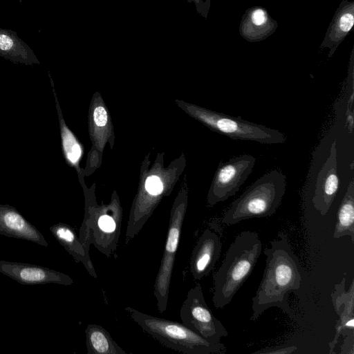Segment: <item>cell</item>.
I'll use <instances>...</instances> for the list:
<instances>
[{
	"instance_id": "1",
	"label": "cell",
	"mask_w": 354,
	"mask_h": 354,
	"mask_svg": "<svg viewBox=\"0 0 354 354\" xmlns=\"http://www.w3.org/2000/svg\"><path fill=\"white\" fill-rule=\"evenodd\" d=\"M266 257L263 277L252 297L251 321H256L264 311L276 307L291 315L288 294L299 290L301 274L299 262L287 236L281 233L263 251Z\"/></svg>"
},
{
	"instance_id": "21",
	"label": "cell",
	"mask_w": 354,
	"mask_h": 354,
	"mask_svg": "<svg viewBox=\"0 0 354 354\" xmlns=\"http://www.w3.org/2000/svg\"><path fill=\"white\" fill-rule=\"evenodd\" d=\"M62 139L66 158L72 164L77 165L82 156V149L80 144L66 127H64L62 130Z\"/></svg>"
},
{
	"instance_id": "18",
	"label": "cell",
	"mask_w": 354,
	"mask_h": 354,
	"mask_svg": "<svg viewBox=\"0 0 354 354\" xmlns=\"http://www.w3.org/2000/svg\"><path fill=\"white\" fill-rule=\"evenodd\" d=\"M0 56L26 64L38 63L28 44L16 32L4 28H0Z\"/></svg>"
},
{
	"instance_id": "12",
	"label": "cell",
	"mask_w": 354,
	"mask_h": 354,
	"mask_svg": "<svg viewBox=\"0 0 354 354\" xmlns=\"http://www.w3.org/2000/svg\"><path fill=\"white\" fill-rule=\"evenodd\" d=\"M345 278L336 283L331 293V301L339 319L335 326V335L329 343V353L334 351L341 335L345 337L354 334V280L351 283L348 290L345 289Z\"/></svg>"
},
{
	"instance_id": "17",
	"label": "cell",
	"mask_w": 354,
	"mask_h": 354,
	"mask_svg": "<svg viewBox=\"0 0 354 354\" xmlns=\"http://www.w3.org/2000/svg\"><path fill=\"white\" fill-rule=\"evenodd\" d=\"M50 230L75 261L82 263L88 273L96 278L97 273L89 253L86 252L72 228L68 225L58 223L50 227Z\"/></svg>"
},
{
	"instance_id": "5",
	"label": "cell",
	"mask_w": 354,
	"mask_h": 354,
	"mask_svg": "<svg viewBox=\"0 0 354 354\" xmlns=\"http://www.w3.org/2000/svg\"><path fill=\"white\" fill-rule=\"evenodd\" d=\"M189 113L210 129L233 140L255 141L262 144L283 143L286 138L278 130L205 108L189 105Z\"/></svg>"
},
{
	"instance_id": "22",
	"label": "cell",
	"mask_w": 354,
	"mask_h": 354,
	"mask_svg": "<svg viewBox=\"0 0 354 354\" xmlns=\"http://www.w3.org/2000/svg\"><path fill=\"white\" fill-rule=\"evenodd\" d=\"M147 192L151 196V198H157L163 191V184L156 176H149L145 183Z\"/></svg>"
},
{
	"instance_id": "2",
	"label": "cell",
	"mask_w": 354,
	"mask_h": 354,
	"mask_svg": "<svg viewBox=\"0 0 354 354\" xmlns=\"http://www.w3.org/2000/svg\"><path fill=\"white\" fill-rule=\"evenodd\" d=\"M262 250L256 232L245 230L230 244L225 258L214 274L212 301L217 308L229 304L250 275Z\"/></svg>"
},
{
	"instance_id": "25",
	"label": "cell",
	"mask_w": 354,
	"mask_h": 354,
	"mask_svg": "<svg viewBox=\"0 0 354 354\" xmlns=\"http://www.w3.org/2000/svg\"><path fill=\"white\" fill-rule=\"evenodd\" d=\"M193 1L196 3V4L198 6H200L201 8H202L203 12L206 15V14L208 12L209 6L206 5L205 2H203L202 0H193Z\"/></svg>"
},
{
	"instance_id": "16",
	"label": "cell",
	"mask_w": 354,
	"mask_h": 354,
	"mask_svg": "<svg viewBox=\"0 0 354 354\" xmlns=\"http://www.w3.org/2000/svg\"><path fill=\"white\" fill-rule=\"evenodd\" d=\"M0 234L30 241L42 246L48 245L44 236L33 225L10 207H0Z\"/></svg>"
},
{
	"instance_id": "6",
	"label": "cell",
	"mask_w": 354,
	"mask_h": 354,
	"mask_svg": "<svg viewBox=\"0 0 354 354\" xmlns=\"http://www.w3.org/2000/svg\"><path fill=\"white\" fill-rule=\"evenodd\" d=\"M121 223L120 205L91 206L86 211L79 240L86 252L93 244L101 253L110 257L117 249Z\"/></svg>"
},
{
	"instance_id": "20",
	"label": "cell",
	"mask_w": 354,
	"mask_h": 354,
	"mask_svg": "<svg viewBox=\"0 0 354 354\" xmlns=\"http://www.w3.org/2000/svg\"><path fill=\"white\" fill-rule=\"evenodd\" d=\"M348 236L354 243V183L351 180L337 214L333 238Z\"/></svg>"
},
{
	"instance_id": "14",
	"label": "cell",
	"mask_w": 354,
	"mask_h": 354,
	"mask_svg": "<svg viewBox=\"0 0 354 354\" xmlns=\"http://www.w3.org/2000/svg\"><path fill=\"white\" fill-rule=\"evenodd\" d=\"M354 24V1L342 0L327 28L320 48H329L331 57L339 46L349 35Z\"/></svg>"
},
{
	"instance_id": "24",
	"label": "cell",
	"mask_w": 354,
	"mask_h": 354,
	"mask_svg": "<svg viewBox=\"0 0 354 354\" xmlns=\"http://www.w3.org/2000/svg\"><path fill=\"white\" fill-rule=\"evenodd\" d=\"M344 337L339 353L354 354V334H350Z\"/></svg>"
},
{
	"instance_id": "9",
	"label": "cell",
	"mask_w": 354,
	"mask_h": 354,
	"mask_svg": "<svg viewBox=\"0 0 354 354\" xmlns=\"http://www.w3.org/2000/svg\"><path fill=\"white\" fill-rule=\"evenodd\" d=\"M256 158L243 154L221 162L207 194V204L213 206L234 196L251 174Z\"/></svg>"
},
{
	"instance_id": "11",
	"label": "cell",
	"mask_w": 354,
	"mask_h": 354,
	"mask_svg": "<svg viewBox=\"0 0 354 354\" xmlns=\"http://www.w3.org/2000/svg\"><path fill=\"white\" fill-rule=\"evenodd\" d=\"M339 186L336 142L332 143L329 156L319 172L313 198L315 208L325 216L330 208Z\"/></svg>"
},
{
	"instance_id": "19",
	"label": "cell",
	"mask_w": 354,
	"mask_h": 354,
	"mask_svg": "<svg viewBox=\"0 0 354 354\" xmlns=\"http://www.w3.org/2000/svg\"><path fill=\"white\" fill-rule=\"evenodd\" d=\"M85 333L88 354H126L104 327L88 324Z\"/></svg>"
},
{
	"instance_id": "10",
	"label": "cell",
	"mask_w": 354,
	"mask_h": 354,
	"mask_svg": "<svg viewBox=\"0 0 354 354\" xmlns=\"http://www.w3.org/2000/svg\"><path fill=\"white\" fill-rule=\"evenodd\" d=\"M0 272L24 285L73 283L72 278L63 272L29 263L0 260Z\"/></svg>"
},
{
	"instance_id": "7",
	"label": "cell",
	"mask_w": 354,
	"mask_h": 354,
	"mask_svg": "<svg viewBox=\"0 0 354 354\" xmlns=\"http://www.w3.org/2000/svg\"><path fill=\"white\" fill-rule=\"evenodd\" d=\"M186 207L187 198L183 196L176 199L171 211L163 254L153 290L158 310L161 313L165 312L167 307L170 282L180 239Z\"/></svg>"
},
{
	"instance_id": "4",
	"label": "cell",
	"mask_w": 354,
	"mask_h": 354,
	"mask_svg": "<svg viewBox=\"0 0 354 354\" xmlns=\"http://www.w3.org/2000/svg\"><path fill=\"white\" fill-rule=\"evenodd\" d=\"M147 333L164 346L185 354L222 353L223 344L205 339L183 323L143 313L131 307L124 309Z\"/></svg>"
},
{
	"instance_id": "13",
	"label": "cell",
	"mask_w": 354,
	"mask_h": 354,
	"mask_svg": "<svg viewBox=\"0 0 354 354\" xmlns=\"http://www.w3.org/2000/svg\"><path fill=\"white\" fill-rule=\"evenodd\" d=\"M222 249L218 235L205 229L194 248L190 259V272L196 280L208 275L218 261Z\"/></svg>"
},
{
	"instance_id": "8",
	"label": "cell",
	"mask_w": 354,
	"mask_h": 354,
	"mask_svg": "<svg viewBox=\"0 0 354 354\" xmlns=\"http://www.w3.org/2000/svg\"><path fill=\"white\" fill-rule=\"evenodd\" d=\"M182 323L207 339L220 342L228 333L208 307L199 283L187 292L180 310Z\"/></svg>"
},
{
	"instance_id": "3",
	"label": "cell",
	"mask_w": 354,
	"mask_h": 354,
	"mask_svg": "<svg viewBox=\"0 0 354 354\" xmlns=\"http://www.w3.org/2000/svg\"><path fill=\"white\" fill-rule=\"evenodd\" d=\"M286 187V176L278 169L270 171L231 203L222 223L231 225L243 220L272 216L281 203Z\"/></svg>"
},
{
	"instance_id": "23",
	"label": "cell",
	"mask_w": 354,
	"mask_h": 354,
	"mask_svg": "<svg viewBox=\"0 0 354 354\" xmlns=\"http://www.w3.org/2000/svg\"><path fill=\"white\" fill-rule=\"evenodd\" d=\"M297 347L296 346L283 345L279 346L264 348L261 350L255 351L254 353L259 354H291L296 351Z\"/></svg>"
},
{
	"instance_id": "15",
	"label": "cell",
	"mask_w": 354,
	"mask_h": 354,
	"mask_svg": "<svg viewBox=\"0 0 354 354\" xmlns=\"http://www.w3.org/2000/svg\"><path fill=\"white\" fill-rule=\"evenodd\" d=\"M278 27L277 21L261 6H253L243 15L239 32L249 42L265 40L272 35Z\"/></svg>"
}]
</instances>
